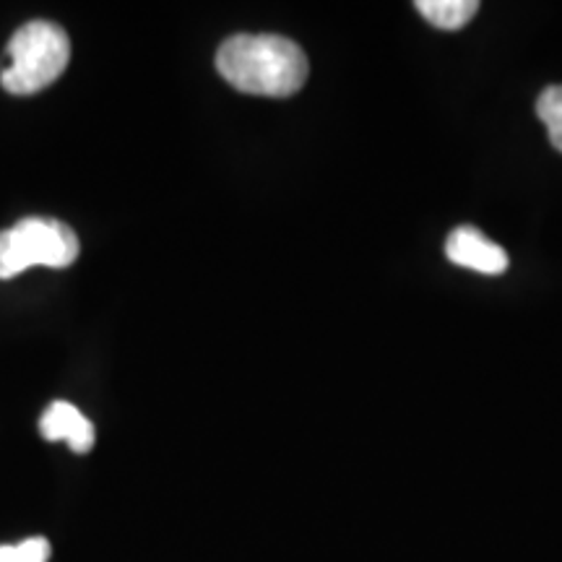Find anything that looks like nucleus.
Here are the masks:
<instances>
[{
  "mask_svg": "<svg viewBox=\"0 0 562 562\" xmlns=\"http://www.w3.org/2000/svg\"><path fill=\"white\" fill-rule=\"evenodd\" d=\"M216 70L243 94L292 97L305 87L311 66L297 42L279 34H235L222 42Z\"/></svg>",
  "mask_w": 562,
  "mask_h": 562,
  "instance_id": "1",
  "label": "nucleus"
},
{
  "mask_svg": "<svg viewBox=\"0 0 562 562\" xmlns=\"http://www.w3.org/2000/svg\"><path fill=\"white\" fill-rule=\"evenodd\" d=\"M3 83L11 94H37L60 79L70 60V40L53 21H30L5 47Z\"/></svg>",
  "mask_w": 562,
  "mask_h": 562,
  "instance_id": "2",
  "label": "nucleus"
},
{
  "mask_svg": "<svg viewBox=\"0 0 562 562\" xmlns=\"http://www.w3.org/2000/svg\"><path fill=\"white\" fill-rule=\"evenodd\" d=\"M81 243L66 222L26 216L0 232V279H13L32 266L66 269L79 258Z\"/></svg>",
  "mask_w": 562,
  "mask_h": 562,
  "instance_id": "3",
  "label": "nucleus"
},
{
  "mask_svg": "<svg viewBox=\"0 0 562 562\" xmlns=\"http://www.w3.org/2000/svg\"><path fill=\"white\" fill-rule=\"evenodd\" d=\"M446 256L461 269L484 273V277H501L503 271H508V252L474 227L453 229L446 240Z\"/></svg>",
  "mask_w": 562,
  "mask_h": 562,
  "instance_id": "4",
  "label": "nucleus"
},
{
  "mask_svg": "<svg viewBox=\"0 0 562 562\" xmlns=\"http://www.w3.org/2000/svg\"><path fill=\"white\" fill-rule=\"evenodd\" d=\"M45 440H68L76 453H89L94 446V425L68 402H55L40 419Z\"/></svg>",
  "mask_w": 562,
  "mask_h": 562,
  "instance_id": "5",
  "label": "nucleus"
},
{
  "mask_svg": "<svg viewBox=\"0 0 562 562\" xmlns=\"http://www.w3.org/2000/svg\"><path fill=\"white\" fill-rule=\"evenodd\" d=\"M417 11L438 30L459 32L476 16L480 3L476 0H417Z\"/></svg>",
  "mask_w": 562,
  "mask_h": 562,
  "instance_id": "6",
  "label": "nucleus"
},
{
  "mask_svg": "<svg viewBox=\"0 0 562 562\" xmlns=\"http://www.w3.org/2000/svg\"><path fill=\"white\" fill-rule=\"evenodd\" d=\"M537 115L547 125L550 144L562 154V87H550L539 94Z\"/></svg>",
  "mask_w": 562,
  "mask_h": 562,
  "instance_id": "7",
  "label": "nucleus"
},
{
  "mask_svg": "<svg viewBox=\"0 0 562 562\" xmlns=\"http://www.w3.org/2000/svg\"><path fill=\"white\" fill-rule=\"evenodd\" d=\"M50 560V542L32 537L21 544L0 547V562H47Z\"/></svg>",
  "mask_w": 562,
  "mask_h": 562,
  "instance_id": "8",
  "label": "nucleus"
}]
</instances>
